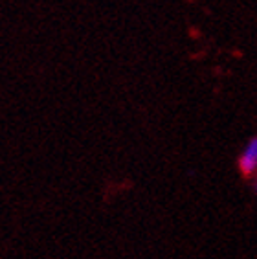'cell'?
Listing matches in <instances>:
<instances>
[{
    "label": "cell",
    "instance_id": "1",
    "mask_svg": "<svg viewBox=\"0 0 257 259\" xmlns=\"http://www.w3.org/2000/svg\"><path fill=\"white\" fill-rule=\"evenodd\" d=\"M237 167L242 177L246 179L257 177V136H252L244 144V149L237 160Z\"/></svg>",
    "mask_w": 257,
    "mask_h": 259
},
{
    "label": "cell",
    "instance_id": "2",
    "mask_svg": "<svg viewBox=\"0 0 257 259\" xmlns=\"http://www.w3.org/2000/svg\"><path fill=\"white\" fill-rule=\"evenodd\" d=\"M255 188H257V177H255Z\"/></svg>",
    "mask_w": 257,
    "mask_h": 259
}]
</instances>
